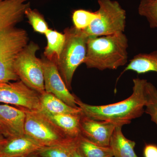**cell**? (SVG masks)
<instances>
[{
	"instance_id": "19",
	"label": "cell",
	"mask_w": 157,
	"mask_h": 157,
	"mask_svg": "<svg viewBox=\"0 0 157 157\" xmlns=\"http://www.w3.org/2000/svg\"><path fill=\"white\" fill-rule=\"evenodd\" d=\"M76 145L84 157H113L109 146H101L80 135L76 140Z\"/></svg>"
},
{
	"instance_id": "10",
	"label": "cell",
	"mask_w": 157,
	"mask_h": 157,
	"mask_svg": "<svg viewBox=\"0 0 157 157\" xmlns=\"http://www.w3.org/2000/svg\"><path fill=\"white\" fill-rule=\"evenodd\" d=\"M124 124L97 120L82 114L80 120L81 135L88 139L101 146H109L110 138L115 128Z\"/></svg>"
},
{
	"instance_id": "1",
	"label": "cell",
	"mask_w": 157,
	"mask_h": 157,
	"mask_svg": "<svg viewBox=\"0 0 157 157\" xmlns=\"http://www.w3.org/2000/svg\"><path fill=\"white\" fill-rule=\"evenodd\" d=\"M147 82L145 79H133L132 95L117 103L96 106L85 104L76 98V104L82 114L90 118L128 124L145 113Z\"/></svg>"
},
{
	"instance_id": "11",
	"label": "cell",
	"mask_w": 157,
	"mask_h": 157,
	"mask_svg": "<svg viewBox=\"0 0 157 157\" xmlns=\"http://www.w3.org/2000/svg\"><path fill=\"white\" fill-rule=\"evenodd\" d=\"M29 0H0V40L6 33L21 22Z\"/></svg>"
},
{
	"instance_id": "26",
	"label": "cell",
	"mask_w": 157,
	"mask_h": 157,
	"mask_svg": "<svg viewBox=\"0 0 157 157\" xmlns=\"http://www.w3.org/2000/svg\"><path fill=\"white\" fill-rule=\"evenodd\" d=\"M76 140L70 144V150L71 157H84L82 154L78 147L76 145Z\"/></svg>"
},
{
	"instance_id": "9",
	"label": "cell",
	"mask_w": 157,
	"mask_h": 157,
	"mask_svg": "<svg viewBox=\"0 0 157 157\" xmlns=\"http://www.w3.org/2000/svg\"><path fill=\"white\" fill-rule=\"evenodd\" d=\"M41 59L44 71L45 92L52 94L70 107L79 108L76 104V97L70 93L60 74L56 64L45 57Z\"/></svg>"
},
{
	"instance_id": "16",
	"label": "cell",
	"mask_w": 157,
	"mask_h": 157,
	"mask_svg": "<svg viewBox=\"0 0 157 157\" xmlns=\"http://www.w3.org/2000/svg\"><path fill=\"white\" fill-rule=\"evenodd\" d=\"M127 71H134L138 74L151 72L157 73V50L135 55L130 60L122 73Z\"/></svg>"
},
{
	"instance_id": "5",
	"label": "cell",
	"mask_w": 157,
	"mask_h": 157,
	"mask_svg": "<svg viewBox=\"0 0 157 157\" xmlns=\"http://www.w3.org/2000/svg\"><path fill=\"white\" fill-rule=\"evenodd\" d=\"M28 41L27 32L16 26L10 29L0 40V82L19 80L14 63Z\"/></svg>"
},
{
	"instance_id": "14",
	"label": "cell",
	"mask_w": 157,
	"mask_h": 157,
	"mask_svg": "<svg viewBox=\"0 0 157 157\" xmlns=\"http://www.w3.org/2000/svg\"><path fill=\"white\" fill-rule=\"evenodd\" d=\"M41 111L68 138L76 139L81 135L82 113L78 114H54Z\"/></svg>"
},
{
	"instance_id": "18",
	"label": "cell",
	"mask_w": 157,
	"mask_h": 157,
	"mask_svg": "<svg viewBox=\"0 0 157 157\" xmlns=\"http://www.w3.org/2000/svg\"><path fill=\"white\" fill-rule=\"evenodd\" d=\"M45 35L47 39V45L44 51V57L56 63L64 44V34L48 29Z\"/></svg>"
},
{
	"instance_id": "28",
	"label": "cell",
	"mask_w": 157,
	"mask_h": 157,
	"mask_svg": "<svg viewBox=\"0 0 157 157\" xmlns=\"http://www.w3.org/2000/svg\"><path fill=\"white\" fill-rule=\"evenodd\" d=\"M26 157H41L38 154L36 153H35L32 154H31L29 155L28 156Z\"/></svg>"
},
{
	"instance_id": "22",
	"label": "cell",
	"mask_w": 157,
	"mask_h": 157,
	"mask_svg": "<svg viewBox=\"0 0 157 157\" xmlns=\"http://www.w3.org/2000/svg\"><path fill=\"white\" fill-rule=\"evenodd\" d=\"M25 14L35 32L45 34L49 29L43 15L38 10L31 9L30 7L26 10Z\"/></svg>"
},
{
	"instance_id": "27",
	"label": "cell",
	"mask_w": 157,
	"mask_h": 157,
	"mask_svg": "<svg viewBox=\"0 0 157 157\" xmlns=\"http://www.w3.org/2000/svg\"><path fill=\"white\" fill-rule=\"evenodd\" d=\"M7 140V138L4 136L2 128H1V125H0V145L6 142Z\"/></svg>"
},
{
	"instance_id": "2",
	"label": "cell",
	"mask_w": 157,
	"mask_h": 157,
	"mask_svg": "<svg viewBox=\"0 0 157 157\" xmlns=\"http://www.w3.org/2000/svg\"><path fill=\"white\" fill-rule=\"evenodd\" d=\"M128 41L121 33L102 36H89L84 63L87 68L116 70L128 61Z\"/></svg>"
},
{
	"instance_id": "23",
	"label": "cell",
	"mask_w": 157,
	"mask_h": 157,
	"mask_svg": "<svg viewBox=\"0 0 157 157\" xmlns=\"http://www.w3.org/2000/svg\"><path fill=\"white\" fill-rule=\"evenodd\" d=\"M97 12L78 9L73 11L72 20L74 27L79 30L87 28L97 16Z\"/></svg>"
},
{
	"instance_id": "3",
	"label": "cell",
	"mask_w": 157,
	"mask_h": 157,
	"mask_svg": "<svg viewBox=\"0 0 157 157\" xmlns=\"http://www.w3.org/2000/svg\"><path fill=\"white\" fill-rule=\"evenodd\" d=\"M64 34V44L56 64L62 78L70 90L75 71L81 64L84 63L89 36L83 30L74 26L65 29Z\"/></svg>"
},
{
	"instance_id": "13",
	"label": "cell",
	"mask_w": 157,
	"mask_h": 157,
	"mask_svg": "<svg viewBox=\"0 0 157 157\" xmlns=\"http://www.w3.org/2000/svg\"><path fill=\"white\" fill-rule=\"evenodd\" d=\"M27 135L7 139L0 145V155L4 157H26L43 148Z\"/></svg>"
},
{
	"instance_id": "8",
	"label": "cell",
	"mask_w": 157,
	"mask_h": 157,
	"mask_svg": "<svg viewBox=\"0 0 157 157\" xmlns=\"http://www.w3.org/2000/svg\"><path fill=\"white\" fill-rule=\"evenodd\" d=\"M0 103L14 105L21 109L41 111L40 94L21 80L0 82Z\"/></svg>"
},
{
	"instance_id": "29",
	"label": "cell",
	"mask_w": 157,
	"mask_h": 157,
	"mask_svg": "<svg viewBox=\"0 0 157 157\" xmlns=\"http://www.w3.org/2000/svg\"><path fill=\"white\" fill-rule=\"evenodd\" d=\"M0 157H4L2 156H0Z\"/></svg>"
},
{
	"instance_id": "4",
	"label": "cell",
	"mask_w": 157,
	"mask_h": 157,
	"mask_svg": "<svg viewBox=\"0 0 157 157\" xmlns=\"http://www.w3.org/2000/svg\"><path fill=\"white\" fill-rule=\"evenodd\" d=\"M98 3L99 8L96 11L97 17L87 28L82 30L89 36L124 33L126 24V12L119 3L112 0H98Z\"/></svg>"
},
{
	"instance_id": "21",
	"label": "cell",
	"mask_w": 157,
	"mask_h": 157,
	"mask_svg": "<svg viewBox=\"0 0 157 157\" xmlns=\"http://www.w3.org/2000/svg\"><path fill=\"white\" fill-rule=\"evenodd\" d=\"M145 113L157 126V89L151 82L147 84V102Z\"/></svg>"
},
{
	"instance_id": "12",
	"label": "cell",
	"mask_w": 157,
	"mask_h": 157,
	"mask_svg": "<svg viewBox=\"0 0 157 157\" xmlns=\"http://www.w3.org/2000/svg\"><path fill=\"white\" fill-rule=\"evenodd\" d=\"M25 118L24 109L8 104L0 105V125L7 139L25 135Z\"/></svg>"
},
{
	"instance_id": "7",
	"label": "cell",
	"mask_w": 157,
	"mask_h": 157,
	"mask_svg": "<svg viewBox=\"0 0 157 157\" xmlns=\"http://www.w3.org/2000/svg\"><path fill=\"white\" fill-rule=\"evenodd\" d=\"M39 49L36 43L30 42L17 56L14 68L19 79L41 95L45 90L42 59L36 55Z\"/></svg>"
},
{
	"instance_id": "24",
	"label": "cell",
	"mask_w": 157,
	"mask_h": 157,
	"mask_svg": "<svg viewBox=\"0 0 157 157\" xmlns=\"http://www.w3.org/2000/svg\"><path fill=\"white\" fill-rule=\"evenodd\" d=\"M75 140L67 145L43 147L36 153L41 157H71L70 146Z\"/></svg>"
},
{
	"instance_id": "20",
	"label": "cell",
	"mask_w": 157,
	"mask_h": 157,
	"mask_svg": "<svg viewBox=\"0 0 157 157\" xmlns=\"http://www.w3.org/2000/svg\"><path fill=\"white\" fill-rule=\"evenodd\" d=\"M138 12L146 18L151 28L157 29V0H140Z\"/></svg>"
},
{
	"instance_id": "6",
	"label": "cell",
	"mask_w": 157,
	"mask_h": 157,
	"mask_svg": "<svg viewBox=\"0 0 157 157\" xmlns=\"http://www.w3.org/2000/svg\"><path fill=\"white\" fill-rule=\"evenodd\" d=\"M25 110V135L43 147L67 145L75 140L65 136L41 111Z\"/></svg>"
},
{
	"instance_id": "25",
	"label": "cell",
	"mask_w": 157,
	"mask_h": 157,
	"mask_svg": "<svg viewBox=\"0 0 157 157\" xmlns=\"http://www.w3.org/2000/svg\"><path fill=\"white\" fill-rule=\"evenodd\" d=\"M144 157H157V145L154 144H147L143 150Z\"/></svg>"
},
{
	"instance_id": "30",
	"label": "cell",
	"mask_w": 157,
	"mask_h": 157,
	"mask_svg": "<svg viewBox=\"0 0 157 157\" xmlns=\"http://www.w3.org/2000/svg\"><path fill=\"white\" fill-rule=\"evenodd\" d=\"M0 156H1V155H0Z\"/></svg>"
},
{
	"instance_id": "17",
	"label": "cell",
	"mask_w": 157,
	"mask_h": 157,
	"mask_svg": "<svg viewBox=\"0 0 157 157\" xmlns=\"http://www.w3.org/2000/svg\"><path fill=\"white\" fill-rule=\"evenodd\" d=\"M41 110L51 114H78L79 108L70 107L51 94L45 92L40 95Z\"/></svg>"
},
{
	"instance_id": "15",
	"label": "cell",
	"mask_w": 157,
	"mask_h": 157,
	"mask_svg": "<svg viewBox=\"0 0 157 157\" xmlns=\"http://www.w3.org/2000/svg\"><path fill=\"white\" fill-rule=\"evenodd\" d=\"M122 127H116L110 138L109 146L113 157H138L135 151L136 143L125 137L122 131Z\"/></svg>"
}]
</instances>
